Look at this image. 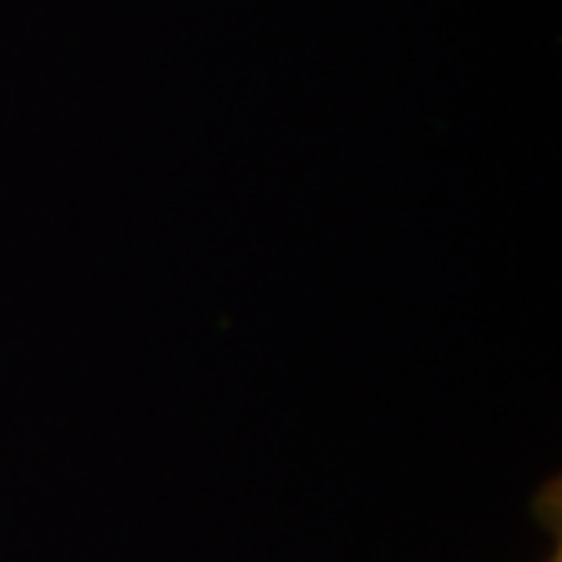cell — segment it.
Segmentation results:
<instances>
[{
  "instance_id": "6da1fadb",
  "label": "cell",
  "mask_w": 562,
  "mask_h": 562,
  "mask_svg": "<svg viewBox=\"0 0 562 562\" xmlns=\"http://www.w3.org/2000/svg\"><path fill=\"white\" fill-rule=\"evenodd\" d=\"M548 562H562V552H559V544H555V552H552V559H548Z\"/></svg>"
}]
</instances>
